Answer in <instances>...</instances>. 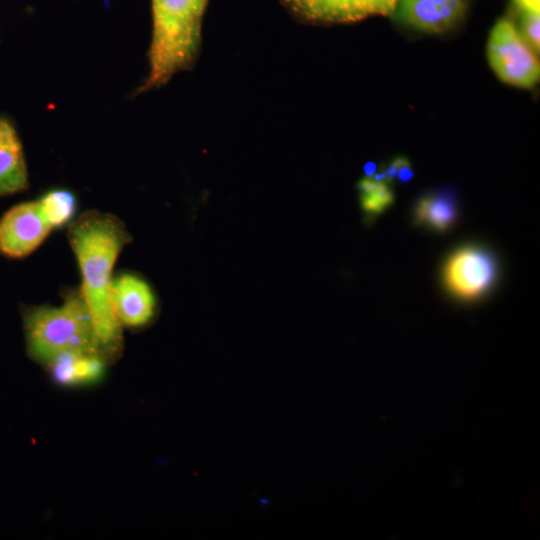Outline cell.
<instances>
[{"label": "cell", "mask_w": 540, "mask_h": 540, "mask_svg": "<svg viewBox=\"0 0 540 540\" xmlns=\"http://www.w3.org/2000/svg\"><path fill=\"white\" fill-rule=\"evenodd\" d=\"M82 274L81 294L92 317L95 339L103 358L121 348V324L111 302V273L121 249L130 241L116 217L90 211L80 216L68 233Z\"/></svg>", "instance_id": "6da1fadb"}, {"label": "cell", "mask_w": 540, "mask_h": 540, "mask_svg": "<svg viewBox=\"0 0 540 540\" xmlns=\"http://www.w3.org/2000/svg\"><path fill=\"white\" fill-rule=\"evenodd\" d=\"M209 0H151L153 32L149 74L138 93L157 88L195 61Z\"/></svg>", "instance_id": "7a4b0ae2"}, {"label": "cell", "mask_w": 540, "mask_h": 540, "mask_svg": "<svg viewBox=\"0 0 540 540\" xmlns=\"http://www.w3.org/2000/svg\"><path fill=\"white\" fill-rule=\"evenodd\" d=\"M29 355L49 365L71 352L98 351L91 314L82 294L67 298L60 307H35L24 316Z\"/></svg>", "instance_id": "3957f363"}, {"label": "cell", "mask_w": 540, "mask_h": 540, "mask_svg": "<svg viewBox=\"0 0 540 540\" xmlns=\"http://www.w3.org/2000/svg\"><path fill=\"white\" fill-rule=\"evenodd\" d=\"M489 64L505 83L531 88L539 79V61L512 22L499 20L493 27L487 45Z\"/></svg>", "instance_id": "277c9868"}, {"label": "cell", "mask_w": 540, "mask_h": 540, "mask_svg": "<svg viewBox=\"0 0 540 540\" xmlns=\"http://www.w3.org/2000/svg\"><path fill=\"white\" fill-rule=\"evenodd\" d=\"M51 229L38 201L18 204L0 219V251L13 258L27 256L45 240Z\"/></svg>", "instance_id": "5b68a950"}, {"label": "cell", "mask_w": 540, "mask_h": 540, "mask_svg": "<svg viewBox=\"0 0 540 540\" xmlns=\"http://www.w3.org/2000/svg\"><path fill=\"white\" fill-rule=\"evenodd\" d=\"M495 266L491 257L477 248H464L453 254L444 269L445 283L462 299H475L492 284Z\"/></svg>", "instance_id": "8992f818"}, {"label": "cell", "mask_w": 540, "mask_h": 540, "mask_svg": "<svg viewBox=\"0 0 540 540\" xmlns=\"http://www.w3.org/2000/svg\"><path fill=\"white\" fill-rule=\"evenodd\" d=\"M110 302L121 325L142 327L154 317L156 299L149 284L134 274H122L110 284Z\"/></svg>", "instance_id": "52a82bcc"}, {"label": "cell", "mask_w": 540, "mask_h": 540, "mask_svg": "<svg viewBox=\"0 0 540 540\" xmlns=\"http://www.w3.org/2000/svg\"><path fill=\"white\" fill-rule=\"evenodd\" d=\"M468 0H399V20L429 33H441L462 19Z\"/></svg>", "instance_id": "ba28073f"}, {"label": "cell", "mask_w": 540, "mask_h": 540, "mask_svg": "<svg viewBox=\"0 0 540 540\" xmlns=\"http://www.w3.org/2000/svg\"><path fill=\"white\" fill-rule=\"evenodd\" d=\"M27 184L21 142L12 124L0 117V195L24 190Z\"/></svg>", "instance_id": "9c48e42d"}, {"label": "cell", "mask_w": 540, "mask_h": 540, "mask_svg": "<svg viewBox=\"0 0 540 540\" xmlns=\"http://www.w3.org/2000/svg\"><path fill=\"white\" fill-rule=\"evenodd\" d=\"M297 14L310 20L349 22L375 15L373 0H285Z\"/></svg>", "instance_id": "30bf717a"}, {"label": "cell", "mask_w": 540, "mask_h": 540, "mask_svg": "<svg viewBox=\"0 0 540 540\" xmlns=\"http://www.w3.org/2000/svg\"><path fill=\"white\" fill-rule=\"evenodd\" d=\"M103 357L95 352H71L53 360V378L60 384L78 385L97 380L103 371Z\"/></svg>", "instance_id": "8fae6325"}, {"label": "cell", "mask_w": 540, "mask_h": 540, "mask_svg": "<svg viewBox=\"0 0 540 540\" xmlns=\"http://www.w3.org/2000/svg\"><path fill=\"white\" fill-rule=\"evenodd\" d=\"M416 222L425 223L436 230H446L454 221L456 210L448 196L430 195L422 198L416 207Z\"/></svg>", "instance_id": "7c38bea8"}, {"label": "cell", "mask_w": 540, "mask_h": 540, "mask_svg": "<svg viewBox=\"0 0 540 540\" xmlns=\"http://www.w3.org/2000/svg\"><path fill=\"white\" fill-rule=\"evenodd\" d=\"M38 203L52 228L66 223L75 211V197L67 190L50 191L39 199Z\"/></svg>", "instance_id": "4fadbf2b"}, {"label": "cell", "mask_w": 540, "mask_h": 540, "mask_svg": "<svg viewBox=\"0 0 540 540\" xmlns=\"http://www.w3.org/2000/svg\"><path fill=\"white\" fill-rule=\"evenodd\" d=\"M360 200L368 214H379L393 202V193L386 182L378 177L360 181Z\"/></svg>", "instance_id": "5bb4252c"}, {"label": "cell", "mask_w": 540, "mask_h": 540, "mask_svg": "<svg viewBox=\"0 0 540 540\" xmlns=\"http://www.w3.org/2000/svg\"><path fill=\"white\" fill-rule=\"evenodd\" d=\"M539 24V13H524L522 19V37L535 52H538L540 47Z\"/></svg>", "instance_id": "9a60e30c"}, {"label": "cell", "mask_w": 540, "mask_h": 540, "mask_svg": "<svg viewBox=\"0 0 540 540\" xmlns=\"http://www.w3.org/2000/svg\"><path fill=\"white\" fill-rule=\"evenodd\" d=\"M523 13H539V0H515Z\"/></svg>", "instance_id": "2e32d148"}]
</instances>
